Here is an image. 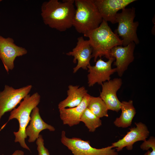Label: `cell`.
<instances>
[{
    "mask_svg": "<svg viewBox=\"0 0 155 155\" xmlns=\"http://www.w3.org/2000/svg\"><path fill=\"white\" fill-rule=\"evenodd\" d=\"M89 38L92 49V57L96 62L98 57L104 56L108 59L111 58V49L123 44V41L113 32L107 22L102 19L99 26L96 29L83 34Z\"/></svg>",
    "mask_w": 155,
    "mask_h": 155,
    "instance_id": "cell-2",
    "label": "cell"
},
{
    "mask_svg": "<svg viewBox=\"0 0 155 155\" xmlns=\"http://www.w3.org/2000/svg\"><path fill=\"white\" fill-rule=\"evenodd\" d=\"M44 142L42 135L40 134L36 141L38 155H50L48 150L44 146Z\"/></svg>",
    "mask_w": 155,
    "mask_h": 155,
    "instance_id": "cell-21",
    "label": "cell"
},
{
    "mask_svg": "<svg viewBox=\"0 0 155 155\" xmlns=\"http://www.w3.org/2000/svg\"><path fill=\"white\" fill-rule=\"evenodd\" d=\"M120 78H115L104 82L101 85L102 91L100 97L106 104L108 110L119 112L121 104L118 99L117 93L122 85Z\"/></svg>",
    "mask_w": 155,
    "mask_h": 155,
    "instance_id": "cell-14",
    "label": "cell"
},
{
    "mask_svg": "<svg viewBox=\"0 0 155 155\" xmlns=\"http://www.w3.org/2000/svg\"><path fill=\"white\" fill-rule=\"evenodd\" d=\"M115 59L111 57L106 62L101 58L96 61L94 66L89 65L88 77L89 87L93 86L97 83L102 85L104 82L110 80L111 75L116 72L115 68H112L111 65Z\"/></svg>",
    "mask_w": 155,
    "mask_h": 155,
    "instance_id": "cell-9",
    "label": "cell"
},
{
    "mask_svg": "<svg viewBox=\"0 0 155 155\" xmlns=\"http://www.w3.org/2000/svg\"><path fill=\"white\" fill-rule=\"evenodd\" d=\"M87 108L100 118L108 117L107 107L100 96L95 97L91 96Z\"/></svg>",
    "mask_w": 155,
    "mask_h": 155,
    "instance_id": "cell-19",
    "label": "cell"
},
{
    "mask_svg": "<svg viewBox=\"0 0 155 155\" xmlns=\"http://www.w3.org/2000/svg\"><path fill=\"white\" fill-rule=\"evenodd\" d=\"M27 52L25 48L17 45L12 38H5L0 35V58L7 72L13 69L16 58Z\"/></svg>",
    "mask_w": 155,
    "mask_h": 155,
    "instance_id": "cell-8",
    "label": "cell"
},
{
    "mask_svg": "<svg viewBox=\"0 0 155 155\" xmlns=\"http://www.w3.org/2000/svg\"><path fill=\"white\" fill-rule=\"evenodd\" d=\"M11 155H24V152L21 150H17L15 151Z\"/></svg>",
    "mask_w": 155,
    "mask_h": 155,
    "instance_id": "cell-23",
    "label": "cell"
},
{
    "mask_svg": "<svg viewBox=\"0 0 155 155\" xmlns=\"http://www.w3.org/2000/svg\"><path fill=\"white\" fill-rule=\"evenodd\" d=\"M141 148L143 150H148L151 148L152 150L155 151V138L154 137H150L147 140H146L140 145Z\"/></svg>",
    "mask_w": 155,
    "mask_h": 155,
    "instance_id": "cell-22",
    "label": "cell"
},
{
    "mask_svg": "<svg viewBox=\"0 0 155 155\" xmlns=\"http://www.w3.org/2000/svg\"><path fill=\"white\" fill-rule=\"evenodd\" d=\"M122 10L121 13L117 15L116 22L118 25L115 33L121 38L124 46L132 42L137 44L140 42L137 34L139 22H134L135 8H125Z\"/></svg>",
    "mask_w": 155,
    "mask_h": 155,
    "instance_id": "cell-5",
    "label": "cell"
},
{
    "mask_svg": "<svg viewBox=\"0 0 155 155\" xmlns=\"http://www.w3.org/2000/svg\"><path fill=\"white\" fill-rule=\"evenodd\" d=\"M144 155H155V151L149 150L146 152Z\"/></svg>",
    "mask_w": 155,
    "mask_h": 155,
    "instance_id": "cell-24",
    "label": "cell"
},
{
    "mask_svg": "<svg viewBox=\"0 0 155 155\" xmlns=\"http://www.w3.org/2000/svg\"><path fill=\"white\" fill-rule=\"evenodd\" d=\"M68 88L67 91V96L59 103V109L67 107L72 108L78 106L88 94L87 90L84 86L79 87V86L70 85Z\"/></svg>",
    "mask_w": 155,
    "mask_h": 155,
    "instance_id": "cell-17",
    "label": "cell"
},
{
    "mask_svg": "<svg viewBox=\"0 0 155 155\" xmlns=\"http://www.w3.org/2000/svg\"><path fill=\"white\" fill-rule=\"evenodd\" d=\"M32 88L31 85L18 89L5 85L4 90L0 92V121L5 113L11 111L29 94Z\"/></svg>",
    "mask_w": 155,
    "mask_h": 155,
    "instance_id": "cell-7",
    "label": "cell"
},
{
    "mask_svg": "<svg viewBox=\"0 0 155 155\" xmlns=\"http://www.w3.org/2000/svg\"><path fill=\"white\" fill-rule=\"evenodd\" d=\"M92 49L88 40H85L83 36L77 38L76 45L71 51L66 53L68 56H73V62L77 65L73 68V73H76L80 68L87 70V67L90 65V61L92 57Z\"/></svg>",
    "mask_w": 155,
    "mask_h": 155,
    "instance_id": "cell-10",
    "label": "cell"
},
{
    "mask_svg": "<svg viewBox=\"0 0 155 155\" xmlns=\"http://www.w3.org/2000/svg\"><path fill=\"white\" fill-rule=\"evenodd\" d=\"M40 96L38 92L32 95L28 94L26 96L20 103L19 105L10 112L7 121L1 128V130L10 120L16 119L19 123V129L17 132H14L15 137L14 142H18L24 148L30 151V150L25 142L27 137L25 133V129L30 122V114L35 107L37 106L40 102Z\"/></svg>",
    "mask_w": 155,
    "mask_h": 155,
    "instance_id": "cell-3",
    "label": "cell"
},
{
    "mask_svg": "<svg viewBox=\"0 0 155 155\" xmlns=\"http://www.w3.org/2000/svg\"><path fill=\"white\" fill-rule=\"evenodd\" d=\"M135 46V43L132 42L126 46H116L111 49L110 56L116 59L114 65L119 76L123 75L129 65L133 61Z\"/></svg>",
    "mask_w": 155,
    "mask_h": 155,
    "instance_id": "cell-13",
    "label": "cell"
},
{
    "mask_svg": "<svg viewBox=\"0 0 155 155\" xmlns=\"http://www.w3.org/2000/svg\"><path fill=\"white\" fill-rule=\"evenodd\" d=\"M76 8L73 26L83 34L98 27L102 19L94 0H74Z\"/></svg>",
    "mask_w": 155,
    "mask_h": 155,
    "instance_id": "cell-4",
    "label": "cell"
},
{
    "mask_svg": "<svg viewBox=\"0 0 155 155\" xmlns=\"http://www.w3.org/2000/svg\"><path fill=\"white\" fill-rule=\"evenodd\" d=\"M74 0H49L41 6L43 22L50 28L64 32L73 26L75 9Z\"/></svg>",
    "mask_w": 155,
    "mask_h": 155,
    "instance_id": "cell-1",
    "label": "cell"
},
{
    "mask_svg": "<svg viewBox=\"0 0 155 155\" xmlns=\"http://www.w3.org/2000/svg\"><path fill=\"white\" fill-rule=\"evenodd\" d=\"M136 0H94L103 20L114 24L117 23L118 11L125 8Z\"/></svg>",
    "mask_w": 155,
    "mask_h": 155,
    "instance_id": "cell-11",
    "label": "cell"
},
{
    "mask_svg": "<svg viewBox=\"0 0 155 155\" xmlns=\"http://www.w3.org/2000/svg\"><path fill=\"white\" fill-rule=\"evenodd\" d=\"M61 142L70 150L73 155H118V152L111 145L97 149L92 147L89 141L84 140L80 138H69L65 135V132H61Z\"/></svg>",
    "mask_w": 155,
    "mask_h": 155,
    "instance_id": "cell-6",
    "label": "cell"
},
{
    "mask_svg": "<svg viewBox=\"0 0 155 155\" xmlns=\"http://www.w3.org/2000/svg\"><path fill=\"white\" fill-rule=\"evenodd\" d=\"M80 122H83L90 132H94L102 125V121L87 108L83 112L80 118Z\"/></svg>",
    "mask_w": 155,
    "mask_h": 155,
    "instance_id": "cell-20",
    "label": "cell"
},
{
    "mask_svg": "<svg viewBox=\"0 0 155 155\" xmlns=\"http://www.w3.org/2000/svg\"><path fill=\"white\" fill-rule=\"evenodd\" d=\"M136 127L129 129V131L121 139L113 143L112 146L116 147L118 152L126 147L127 149L131 150L134 144L138 141H144L149 135L150 132L147 126L142 122L135 123Z\"/></svg>",
    "mask_w": 155,
    "mask_h": 155,
    "instance_id": "cell-12",
    "label": "cell"
},
{
    "mask_svg": "<svg viewBox=\"0 0 155 155\" xmlns=\"http://www.w3.org/2000/svg\"><path fill=\"white\" fill-rule=\"evenodd\" d=\"M91 97L88 93L78 106L72 108L59 109L60 118L63 124L72 127L80 123L81 116L87 108Z\"/></svg>",
    "mask_w": 155,
    "mask_h": 155,
    "instance_id": "cell-16",
    "label": "cell"
},
{
    "mask_svg": "<svg viewBox=\"0 0 155 155\" xmlns=\"http://www.w3.org/2000/svg\"><path fill=\"white\" fill-rule=\"evenodd\" d=\"M121 115L117 118L114 122V125L118 127L126 128L130 126L136 112L132 100L121 102Z\"/></svg>",
    "mask_w": 155,
    "mask_h": 155,
    "instance_id": "cell-18",
    "label": "cell"
},
{
    "mask_svg": "<svg viewBox=\"0 0 155 155\" xmlns=\"http://www.w3.org/2000/svg\"><path fill=\"white\" fill-rule=\"evenodd\" d=\"M45 129L52 131L55 130L54 127L46 123L42 119L39 108L36 106L33 109L31 113L29 124L25 129L26 134L28 137V142H34L38 137L40 132Z\"/></svg>",
    "mask_w": 155,
    "mask_h": 155,
    "instance_id": "cell-15",
    "label": "cell"
}]
</instances>
